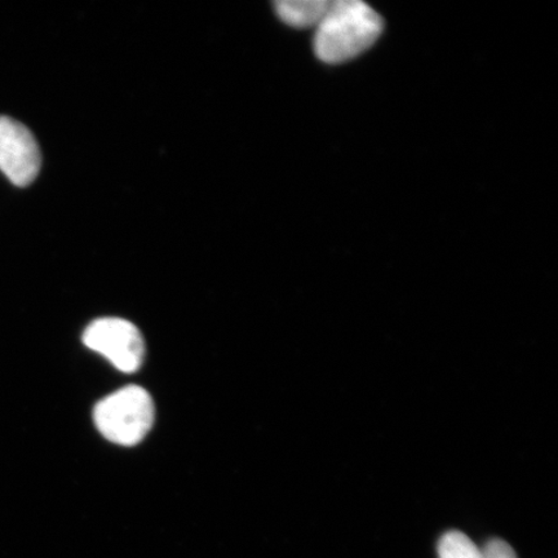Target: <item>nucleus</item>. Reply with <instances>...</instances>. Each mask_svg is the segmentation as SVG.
Masks as SVG:
<instances>
[{"label":"nucleus","instance_id":"obj_6","mask_svg":"<svg viewBox=\"0 0 558 558\" xmlns=\"http://www.w3.org/2000/svg\"><path fill=\"white\" fill-rule=\"evenodd\" d=\"M438 558H483V549L465 534L449 532L438 542Z\"/></svg>","mask_w":558,"mask_h":558},{"label":"nucleus","instance_id":"obj_1","mask_svg":"<svg viewBox=\"0 0 558 558\" xmlns=\"http://www.w3.org/2000/svg\"><path fill=\"white\" fill-rule=\"evenodd\" d=\"M383 32V19L360 0H335L316 27L314 52L326 64H341L368 50Z\"/></svg>","mask_w":558,"mask_h":558},{"label":"nucleus","instance_id":"obj_3","mask_svg":"<svg viewBox=\"0 0 558 558\" xmlns=\"http://www.w3.org/2000/svg\"><path fill=\"white\" fill-rule=\"evenodd\" d=\"M83 343L102 354L123 373H135L143 364L144 339L137 327L129 320L96 319L83 333Z\"/></svg>","mask_w":558,"mask_h":558},{"label":"nucleus","instance_id":"obj_5","mask_svg":"<svg viewBox=\"0 0 558 558\" xmlns=\"http://www.w3.org/2000/svg\"><path fill=\"white\" fill-rule=\"evenodd\" d=\"M330 3L331 0H279L275 7L283 23L305 29L311 26L317 27Z\"/></svg>","mask_w":558,"mask_h":558},{"label":"nucleus","instance_id":"obj_4","mask_svg":"<svg viewBox=\"0 0 558 558\" xmlns=\"http://www.w3.org/2000/svg\"><path fill=\"white\" fill-rule=\"evenodd\" d=\"M40 151L29 130L9 117H0V171L13 184L27 186L37 179Z\"/></svg>","mask_w":558,"mask_h":558},{"label":"nucleus","instance_id":"obj_7","mask_svg":"<svg viewBox=\"0 0 558 558\" xmlns=\"http://www.w3.org/2000/svg\"><path fill=\"white\" fill-rule=\"evenodd\" d=\"M483 549V558H518L513 548L501 539H493Z\"/></svg>","mask_w":558,"mask_h":558},{"label":"nucleus","instance_id":"obj_2","mask_svg":"<svg viewBox=\"0 0 558 558\" xmlns=\"http://www.w3.org/2000/svg\"><path fill=\"white\" fill-rule=\"evenodd\" d=\"M94 417L109 441L132 446L142 441L155 423V403L144 388L130 386L97 403Z\"/></svg>","mask_w":558,"mask_h":558}]
</instances>
